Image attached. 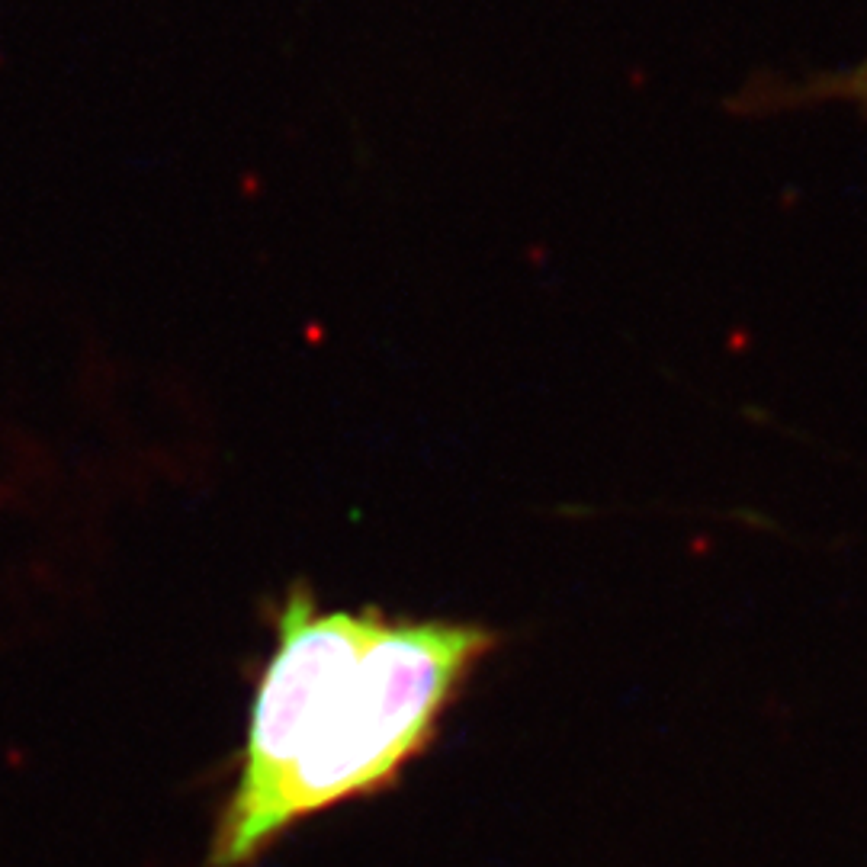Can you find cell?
I'll list each match as a JSON object with an SVG mask.
<instances>
[{
	"label": "cell",
	"instance_id": "obj_1",
	"mask_svg": "<svg viewBox=\"0 0 867 867\" xmlns=\"http://www.w3.org/2000/svg\"><path fill=\"white\" fill-rule=\"evenodd\" d=\"M495 646L482 623L322 607L296 585L257 678L209 867H248L306 819L392 787Z\"/></svg>",
	"mask_w": 867,
	"mask_h": 867
},
{
	"label": "cell",
	"instance_id": "obj_2",
	"mask_svg": "<svg viewBox=\"0 0 867 867\" xmlns=\"http://www.w3.org/2000/svg\"><path fill=\"white\" fill-rule=\"evenodd\" d=\"M823 97H842V100H851V103H861L867 110V58L848 74H839V78H829L823 81V90H819Z\"/></svg>",
	"mask_w": 867,
	"mask_h": 867
}]
</instances>
